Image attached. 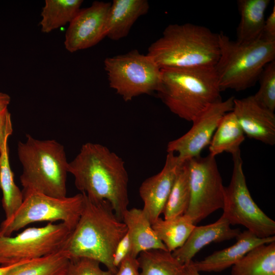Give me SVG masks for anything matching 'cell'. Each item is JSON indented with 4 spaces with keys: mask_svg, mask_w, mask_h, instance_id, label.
<instances>
[{
    "mask_svg": "<svg viewBox=\"0 0 275 275\" xmlns=\"http://www.w3.org/2000/svg\"><path fill=\"white\" fill-rule=\"evenodd\" d=\"M261 37L268 41H275V4L269 16L265 19Z\"/></svg>",
    "mask_w": 275,
    "mask_h": 275,
    "instance_id": "cell-34",
    "label": "cell"
},
{
    "mask_svg": "<svg viewBox=\"0 0 275 275\" xmlns=\"http://www.w3.org/2000/svg\"><path fill=\"white\" fill-rule=\"evenodd\" d=\"M24 261H25L19 262L11 265L0 266V275H8L13 269Z\"/></svg>",
    "mask_w": 275,
    "mask_h": 275,
    "instance_id": "cell-36",
    "label": "cell"
},
{
    "mask_svg": "<svg viewBox=\"0 0 275 275\" xmlns=\"http://www.w3.org/2000/svg\"><path fill=\"white\" fill-rule=\"evenodd\" d=\"M149 8L147 0H114L108 13L106 37L119 40L127 36L135 22L146 14Z\"/></svg>",
    "mask_w": 275,
    "mask_h": 275,
    "instance_id": "cell-18",
    "label": "cell"
},
{
    "mask_svg": "<svg viewBox=\"0 0 275 275\" xmlns=\"http://www.w3.org/2000/svg\"><path fill=\"white\" fill-rule=\"evenodd\" d=\"M9 104L0 102V151L13 131L11 114L8 109Z\"/></svg>",
    "mask_w": 275,
    "mask_h": 275,
    "instance_id": "cell-31",
    "label": "cell"
},
{
    "mask_svg": "<svg viewBox=\"0 0 275 275\" xmlns=\"http://www.w3.org/2000/svg\"><path fill=\"white\" fill-rule=\"evenodd\" d=\"M0 189L3 194L2 202L5 218H8L19 208L23 196L14 181L9 161L8 141L0 151Z\"/></svg>",
    "mask_w": 275,
    "mask_h": 275,
    "instance_id": "cell-25",
    "label": "cell"
},
{
    "mask_svg": "<svg viewBox=\"0 0 275 275\" xmlns=\"http://www.w3.org/2000/svg\"><path fill=\"white\" fill-rule=\"evenodd\" d=\"M230 226L223 216L213 223L196 226L184 244L172 252V254L181 264L188 263L206 245L236 238L241 232L239 229L231 228Z\"/></svg>",
    "mask_w": 275,
    "mask_h": 275,
    "instance_id": "cell-17",
    "label": "cell"
},
{
    "mask_svg": "<svg viewBox=\"0 0 275 275\" xmlns=\"http://www.w3.org/2000/svg\"><path fill=\"white\" fill-rule=\"evenodd\" d=\"M76 187L91 201H108L122 221L128 209V176L123 160L106 147L87 143L69 162Z\"/></svg>",
    "mask_w": 275,
    "mask_h": 275,
    "instance_id": "cell-1",
    "label": "cell"
},
{
    "mask_svg": "<svg viewBox=\"0 0 275 275\" xmlns=\"http://www.w3.org/2000/svg\"><path fill=\"white\" fill-rule=\"evenodd\" d=\"M232 112L244 135L269 145L275 144V115L260 106L253 95L234 100Z\"/></svg>",
    "mask_w": 275,
    "mask_h": 275,
    "instance_id": "cell-15",
    "label": "cell"
},
{
    "mask_svg": "<svg viewBox=\"0 0 275 275\" xmlns=\"http://www.w3.org/2000/svg\"><path fill=\"white\" fill-rule=\"evenodd\" d=\"M195 226L185 214L169 219L159 217L152 224L157 237L171 253L184 244Z\"/></svg>",
    "mask_w": 275,
    "mask_h": 275,
    "instance_id": "cell-23",
    "label": "cell"
},
{
    "mask_svg": "<svg viewBox=\"0 0 275 275\" xmlns=\"http://www.w3.org/2000/svg\"><path fill=\"white\" fill-rule=\"evenodd\" d=\"M231 275H275V241L259 245L232 266Z\"/></svg>",
    "mask_w": 275,
    "mask_h": 275,
    "instance_id": "cell-22",
    "label": "cell"
},
{
    "mask_svg": "<svg viewBox=\"0 0 275 275\" xmlns=\"http://www.w3.org/2000/svg\"><path fill=\"white\" fill-rule=\"evenodd\" d=\"M79 221L62 249L69 259L86 257L99 261L113 274V256L127 228L107 201L94 202L86 196Z\"/></svg>",
    "mask_w": 275,
    "mask_h": 275,
    "instance_id": "cell-2",
    "label": "cell"
},
{
    "mask_svg": "<svg viewBox=\"0 0 275 275\" xmlns=\"http://www.w3.org/2000/svg\"><path fill=\"white\" fill-rule=\"evenodd\" d=\"M157 91L170 111L189 122L211 104L222 100L214 67L164 68Z\"/></svg>",
    "mask_w": 275,
    "mask_h": 275,
    "instance_id": "cell-4",
    "label": "cell"
},
{
    "mask_svg": "<svg viewBox=\"0 0 275 275\" xmlns=\"http://www.w3.org/2000/svg\"><path fill=\"white\" fill-rule=\"evenodd\" d=\"M131 255V243L127 233L122 237L117 244L113 256V264L118 268L121 262Z\"/></svg>",
    "mask_w": 275,
    "mask_h": 275,
    "instance_id": "cell-32",
    "label": "cell"
},
{
    "mask_svg": "<svg viewBox=\"0 0 275 275\" xmlns=\"http://www.w3.org/2000/svg\"><path fill=\"white\" fill-rule=\"evenodd\" d=\"M22 167L20 180L23 196L38 193L56 198L66 197L69 162L63 145L54 140H38L30 134L17 145Z\"/></svg>",
    "mask_w": 275,
    "mask_h": 275,
    "instance_id": "cell-5",
    "label": "cell"
},
{
    "mask_svg": "<svg viewBox=\"0 0 275 275\" xmlns=\"http://www.w3.org/2000/svg\"><path fill=\"white\" fill-rule=\"evenodd\" d=\"M138 258L129 255L120 264L117 271L113 275H140Z\"/></svg>",
    "mask_w": 275,
    "mask_h": 275,
    "instance_id": "cell-33",
    "label": "cell"
},
{
    "mask_svg": "<svg viewBox=\"0 0 275 275\" xmlns=\"http://www.w3.org/2000/svg\"><path fill=\"white\" fill-rule=\"evenodd\" d=\"M184 275H201L193 264V260L189 263L184 264Z\"/></svg>",
    "mask_w": 275,
    "mask_h": 275,
    "instance_id": "cell-35",
    "label": "cell"
},
{
    "mask_svg": "<svg viewBox=\"0 0 275 275\" xmlns=\"http://www.w3.org/2000/svg\"><path fill=\"white\" fill-rule=\"evenodd\" d=\"M190 189L187 161L180 168L176 177L162 213L164 219L184 214L189 206Z\"/></svg>",
    "mask_w": 275,
    "mask_h": 275,
    "instance_id": "cell-28",
    "label": "cell"
},
{
    "mask_svg": "<svg viewBox=\"0 0 275 275\" xmlns=\"http://www.w3.org/2000/svg\"><path fill=\"white\" fill-rule=\"evenodd\" d=\"M11 101L10 96L5 93L0 92V102L9 103Z\"/></svg>",
    "mask_w": 275,
    "mask_h": 275,
    "instance_id": "cell-37",
    "label": "cell"
},
{
    "mask_svg": "<svg viewBox=\"0 0 275 275\" xmlns=\"http://www.w3.org/2000/svg\"><path fill=\"white\" fill-rule=\"evenodd\" d=\"M109 85L125 101L158 90L161 70L148 54L136 49L104 61Z\"/></svg>",
    "mask_w": 275,
    "mask_h": 275,
    "instance_id": "cell-7",
    "label": "cell"
},
{
    "mask_svg": "<svg viewBox=\"0 0 275 275\" xmlns=\"http://www.w3.org/2000/svg\"><path fill=\"white\" fill-rule=\"evenodd\" d=\"M140 275H184V265L162 250L141 252L138 257Z\"/></svg>",
    "mask_w": 275,
    "mask_h": 275,
    "instance_id": "cell-26",
    "label": "cell"
},
{
    "mask_svg": "<svg viewBox=\"0 0 275 275\" xmlns=\"http://www.w3.org/2000/svg\"><path fill=\"white\" fill-rule=\"evenodd\" d=\"M73 229L61 222L31 227L16 236L0 234V266L32 260L58 252L63 249Z\"/></svg>",
    "mask_w": 275,
    "mask_h": 275,
    "instance_id": "cell-10",
    "label": "cell"
},
{
    "mask_svg": "<svg viewBox=\"0 0 275 275\" xmlns=\"http://www.w3.org/2000/svg\"><path fill=\"white\" fill-rule=\"evenodd\" d=\"M258 80L259 89L253 95L262 107L274 113L275 109V60L267 64L262 71Z\"/></svg>",
    "mask_w": 275,
    "mask_h": 275,
    "instance_id": "cell-29",
    "label": "cell"
},
{
    "mask_svg": "<svg viewBox=\"0 0 275 275\" xmlns=\"http://www.w3.org/2000/svg\"><path fill=\"white\" fill-rule=\"evenodd\" d=\"M81 0H46L41 13V30L48 33L70 22L80 10Z\"/></svg>",
    "mask_w": 275,
    "mask_h": 275,
    "instance_id": "cell-24",
    "label": "cell"
},
{
    "mask_svg": "<svg viewBox=\"0 0 275 275\" xmlns=\"http://www.w3.org/2000/svg\"><path fill=\"white\" fill-rule=\"evenodd\" d=\"M187 162L190 201L185 214L196 225L223 208L225 186L215 157L200 156Z\"/></svg>",
    "mask_w": 275,
    "mask_h": 275,
    "instance_id": "cell-11",
    "label": "cell"
},
{
    "mask_svg": "<svg viewBox=\"0 0 275 275\" xmlns=\"http://www.w3.org/2000/svg\"><path fill=\"white\" fill-rule=\"evenodd\" d=\"M122 221L127 228L132 256L138 258L141 252L151 250L168 251L157 237L142 209H127L123 214Z\"/></svg>",
    "mask_w": 275,
    "mask_h": 275,
    "instance_id": "cell-19",
    "label": "cell"
},
{
    "mask_svg": "<svg viewBox=\"0 0 275 275\" xmlns=\"http://www.w3.org/2000/svg\"><path fill=\"white\" fill-rule=\"evenodd\" d=\"M231 246L214 252L201 261H193L196 269L200 272H221L232 267L255 248L275 241V236L259 238L248 230L241 232Z\"/></svg>",
    "mask_w": 275,
    "mask_h": 275,
    "instance_id": "cell-16",
    "label": "cell"
},
{
    "mask_svg": "<svg viewBox=\"0 0 275 275\" xmlns=\"http://www.w3.org/2000/svg\"><path fill=\"white\" fill-rule=\"evenodd\" d=\"M234 99L231 96L209 106L193 120L191 128L186 133L168 143L167 152L177 153L178 159L183 163L200 156L209 145L223 116L233 111Z\"/></svg>",
    "mask_w": 275,
    "mask_h": 275,
    "instance_id": "cell-12",
    "label": "cell"
},
{
    "mask_svg": "<svg viewBox=\"0 0 275 275\" xmlns=\"http://www.w3.org/2000/svg\"><path fill=\"white\" fill-rule=\"evenodd\" d=\"M85 201L82 193L72 197L56 198L38 193L23 196V202L10 217L0 226V234L11 236L33 223L61 221L73 230L80 217Z\"/></svg>",
    "mask_w": 275,
    "mask_h": 275,
    "instance_id": "cell-8",
    "label": "cell"
},
{
    "mask_svg": "<svg viewBox=\"0 0 275 275\" xmlns=\"http://www.w3.org/2000/svg\"><path fill=\"white\" fill-rule=\"evenodd\" d=\"M100 263L94 259L80 257L69 259L65 275H113L108 270H103Z\"/></svg>",
    "mask_w": 275,
    "mask_h": 275,
    "instance_id": "cell-30",
    "label": "cell"
},
{
    "mask_svg": "<svg viewBox=\"0 0 275 275\" xmlns=\"http://www.w3.org/2000/svg\"><path fill=\"white\" fill-rule=\"evenodd\" d=\"M147 54L160 69L214 67L219 56L218 34L190 23L170 24Z\"/></svg>",
    "mask_w": 275,
    "mask_h": 275,
    "instance_id": "cell-3",
    "label": "cell"
},
{
    "mask_svg": "<svg viewBox=\"0 0 275 275\" xmlns=\"http://www.w3.org/2000/svg\"><path fill=\"white\" fill-rule=\"evenodd\" d=\"M270 0H238L240 21L237 28V41L249 43L261 37Z\"/></svg>",
    "mask_w": 275,
    "mask_h": 275,
    "instance_id": "cell-20",
    "label": "cell"
},
{
    "mask_svg": "<svg viewBox=\"0 0 275 275\" xmlns=\"http://www.w3.org/2000/svg\"><path fill=\"white\" fill-rule=\"evenodd\" d=\"M69 258L62 250L38 259L25 261L8 275H65Z\"/></svg>",
    "mask_w": 275,
    "mask_h": 275,
    "instance_id": "cell-27",
    "label": "cell"
},
{
    "mask_svg": "<svg viewBox=\"0 0 275 275\" xmlns=\"http://www.w3.org/2000/svg\"><path fill=\"white\" fill-rule=\"evenodd\" d=\"M111 3L95 1L80 9L69 24L64 42L70 52L87 49L98 44L106 34V23Z\"/></svg>",
    "mask_w": 275,
    "mask_h": 275,
    "instance_id": "cell-13",
    "label": "cell"
},
{
    "mask_svg": "<svg viewBox=\"0 0 275 275\" xmlns=\"http://www.w3.org/2000/svg\"><path fill=\"white\" fill-rule=\"evenodd\" d=\"M245 140L244 133L231 111L221 119L209 145V154L213 157L224 152L232 155L240 151V146Z\"/></svg>",
    "mask_w": 275,
    "mask_h": 275,
    "instance_id": "cell-21",
    "label": "cell"
},
{
    "mask_svg": "<svg viewBox=\"0 0 275 275\" xmlns=\"http://www.w3.org/2000/svg\"><path fill=\"white\" fill-rule=\"evenodd\" d=\"M162 169L146 179L139 188L143 212L151 224L162 213L178 173L183 164L176 154L167 152Z\"/></svg>",
    "mask_w": 275,
    "mask_h": 275,
    "instance_id": "cell-14",
    "label": "cell"
},
{
    "mask_svg": "<svg viewBox=\"0 0 275 275\" xmlns=\"http://www.w3.org/2000/svg\"><path fill=\"white\" fill-rule=\"evenodd\" d=\"M230 182L224 187L222 215L230 225H239L259 238L274 236L275 222L268 216L252 198L242 168L240 151L233 155Z\"/></svg>",
    "mask_w": 275,
    "mask_h": 275,
    "instance_id": "cell-9",
    "label": "cell"
},
{
    "mask_svg": "<svg viewBox=\"0 0 275 275\" xmlns=\"http://www.w3.org/2000/svg\"><path fill=\"white\" fill-rule=\"evenodd\" d=\"M219 56L214 66L223 91H242L253 86L265 66L274 60L275 41L260 37L249 43L218 34Z\"/></svg>",
    "mask_w": 275,
    "mask_h": 275,
    "instance_id": "cell-6",
    "label": "cell"
}]
</instances>
